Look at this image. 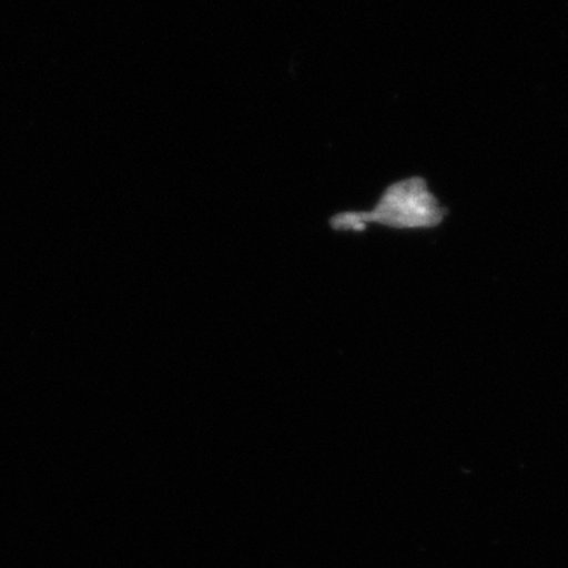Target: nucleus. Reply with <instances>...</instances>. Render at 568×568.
Masks as SVG:
<instances>
[{
	"instance_id": "obj_1",
	"label": "nucleus",
	"mask_w": 568,
	"mask_h": 568,
	"mask_svg": "<svg viewBox=\"0 0 568 568\" xmlns=\"http://www.w3.org/2000/svg\"><path fill=\"white\" fill-rule=\"evenodd\" d=\"M446 211L429 192L425 179H403L388 185L369 212H343L331 220L334 231H364L369 223L392 230H428L443 223Z\"/></svg>"
}]
</instances>
